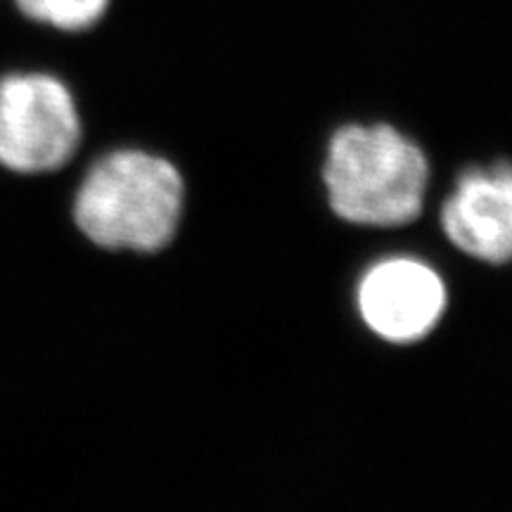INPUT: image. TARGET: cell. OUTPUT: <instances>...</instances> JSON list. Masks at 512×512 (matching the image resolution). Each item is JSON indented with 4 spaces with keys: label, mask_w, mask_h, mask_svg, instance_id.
<instances>
[{
    "label": "cell",
    "mask_w": 512,
    "mask_h": 512,
    "mask_svg": "<svg viewBox=\"0 0 512 512\" xmlns=\"http://www.w3.org/2000/svg\"><path fill=\"white\" fill-rule=\"evenodd\" d=\"M29 19L55 29L81 31L93 27L110 0H15Z\"/></svg>",
    "instance_id": "8992f818"
},
{
    "label": "cell",
    "mask_w": 512,
    "mask_h": 512,
    "mask_svg": "<svg viewBox=\"0 0 512 512\" xmlns=\"http://www.w3.org/2000/svg\"><path fill=\"white\" fill-rule=\"evenodd\" d=\"M446 306L444 283L415 259L375 264L358 285V309L375 335L389 342H418L439 323Z\"/></svg>",
    "instance_id": "277c9868"
},
{
    "label": "cell",
    "mask_w": 512,
    "mask_h": 512,
    "mask_svg": "<svg viewBox=\"0 0 512 512\" xmlns=\"http://www.w3.org/2000/svg\"><path fill=\"white\" fill-rule=\"evenodd\" d=\"M441 226L460 252L489 264H505L512 249V178L508 166L467 171L444 204Z\"/></svg>",
    "instance_id": "5b68a950"
},
{
    "label": "cell",
    "mask_w": 512,
    "mask_h": 512,
    "mask_svg": "<svg viewBox=\"0 0 512 512\" xmlns=\"http://www.w3.org/2000/svg\"><path fill=\"white\" fill-rule=\"evenodd\" d=\"M427 178L420 147L392 126H347L330 143L325 185L335 214L349 223L392 228L418 219Z\"/></svg>",
    "instance_id": "7a4b0ae2"
},
{
    "label": "cell",
    "mask_w": 512,
    "mask_h": 512,
    "mask_svg": "<svg viewBox=\"0 0 512 512\" xmlns=\"http://www.w3.org/2000/svg\"><path fill=\"white\" fill-rule=\"evenodd\" d=\"M81 138L69 88L48 74L0 79V166L19 174L60 169Z\"/></svg>",
    "instance_id": "3957f363"
},
{
    "label": "cell",
    "mask_w": 512,
    "mask_h": 512,
    "mask_svg": "<svg viewBox=\"0 0 512 512\" xmlns=\"http://www.w3.org/2000/svg\"><path fill=\"white\" fill-rule=\"evenodd\" d=\"M181 209L183 181L174 166L124 150L93 166L81 183L74 219L100 247L157 252L174 238Z\"/></svg>",
    "instance_id": "6da1fadb"
}]
</instances>
